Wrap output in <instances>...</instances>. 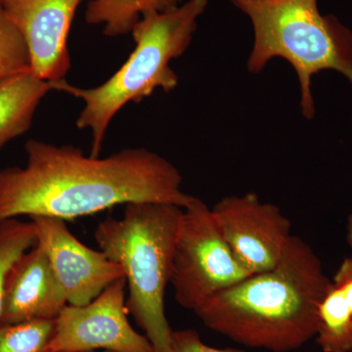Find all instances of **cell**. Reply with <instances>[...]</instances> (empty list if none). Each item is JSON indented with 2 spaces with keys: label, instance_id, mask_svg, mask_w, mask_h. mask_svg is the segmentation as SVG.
<instances>
[{
  "label": "cell",
  "instance_id": "1",
  "mask_svg": "<svg viewBox=\"0 0 352 352\" xmlns=\"http://www.w3.org/2000/svg\"><path fill=\"white\" fill-rule=\"evenodd\" d=\"M25 152V166L0 168V222L21 217L71 220L131 203L185 208L195 200L182 191L175 164L146 148L92 157L76 146L31 139Z\"/></svg>",
  "mask_w": 352,
  "mask_h": 352
},
{
  "label": "cell",
  "instance_id": "2",
  "mask_svg": "<svg viewBox=\"0 0 352 352\" xmlns=\"http://www.w3.org/2000/svg\"><path fill=\"white\" fill-rule=\"evenodd\" d=\"M330 283L316 252L293 235L275 267L220 292L195 314L210 330L243 346L295 351L315 338Z\"/></svg>",
  "mask_w": 352,
  "mask_h": 352
},
{
  "label": "cell",
  "instance_id": "3",
  "mask_svg": "<svg viewBox=\"0 0 352 352\" xmlns=\"http://www.w3.org/2000/svg\"><path fill=\"white\" fill-rule=\"evenodd\" d=\"M208 4V0H186L170 10L143 15L131 31L134 50L98 87H78L66 80L50 82L52 90L83 102L76 126L91 133L90 156L100 157L111 122L124 106L139 103L156 89L168 94L177 87L178 76L170 63L188 50Z\"/></svg>",
  "mask_w": 352,
  "mask_h": 352
},
{
  "label": "cell",
  "instance_id": "4",
  "mask_svg": "<svg viewBox=\"0 0 352 352\" xmlns=\"http://www.w3.org/2000/svg\"><path fill=\"white\" fill-rule=\"evenodd\" d=\"M183 208L162 203H131L120 219L108 217L94 232L99 249L122 266L126 307L155 352H170L173 331L164 309Z\"/></svg>",
  "mask_w": 352,
  "mask_h": 352
},
{
  "label": "cell",
  "instance_id": "5",
  "mask_svg": "<svg viewBox=\"0 0 352 352\" xmlns=\"http://www.w3.org/2000/svg\"><path fill=\"white\" fill-rule=\"evenodd\" d=\"M251 20L254 46L248 69L258 74L273 58L295 69L305 119L315 115L312 76L333 69L352 85V32L336 16L322 15L318 0H229Z\"/></svg>",
  "mask_w": 352,
  "mask_h": 352
},
{
  "label": "cell",
  "instance_id": "6",
  "mask_svg": "<svg viewBox=\"0 0 352 352\" xmlns=\"http://www.w3.org/2000/svg\"><path fill=\"white\" fill-rule=\"evenodd\" d=\"M251 275L222 238L204 201L195 198L183 208L170 282L176 302L196 312L220 292Z\"/></svg>",
  "mask_w": 352,
  "mask_h": 352
},
{
  "label": "cell",
  "instance_id": "7",
  "mask_svg": "<svg viewBox=\"0 0 352 352\" xmlns=\"http://www.w3.org/2000/svg\"><path fill=\"white\" fill-rule=\"evenodd\" d=\"M126 289V278H120L87 305H67L55 319L50 352H155L129 323Z\"/></svg>",
  "mask_w": 352,
  "mask_h": 352
},
{
  "label": "cell",
  "instance_id": "8",
  "mask_svg": "<svg viewBox=\"0 0 352 352\" xmlns=\"http://www.w3.org/2000/svg\"><path fill=\"white\" fill-rule=\"evenodd\" d=\"M210 212L222 238L251 274L275 267L293 236L288 217L254 193L226 197Z\"/></svg>",
  "mask_w": 352,
  "mask_h": 352
},
{
  "label": "cell",
  "instance_id": "9",
  "mask_svg": "<svg viewBox=\"0 0 352 352\" xmlns=\"http://www.w3.org/2000/svg\"><path fill=\"white\" fill-rule=\"evenodd\" d=\"M31 220L36 227V245L47 256L68 305H87L109 285L124 277L122 266L105 252L76 239L66 220L48 217Z\"/></svg>",
  "mask_w": 352,
  "mask_h": 352
},
{
  "label": "cell",
  "instance_id": "10",
  "mask_svg": "<svg viewBox=\"0 0 352 352\" xmlns=\"http://www.w3.org/2000/svg\"><path fill=\"white\" fill-rule=\"evenodd\" d=\"M82 0H0L7 17L22 34L31 72L48 82L65 80L71 69L68 38Z\"/></svg>",
  "mask_w": 352,
  "mask_h": 352
},
{
  "label": "cell",
  "instance_id": "11",
  "mask_svg": "<svg viewBox=\"0 0 352 352\" xmlns=\"http://www.w3.org/2000/svg\"><path fill=\"white\" fill-rule=\"evenodd\" d=\"M67 305L47 256L36 245L22 254L9 270L0 325L56 319Z\"/></svg>",
  "mask_w": 352,
  "mask_h": 352
},
{
  "label": "cell",
  "instance_id": "12",
  "mask_svg": "<svg viewBox=\"0 0 352 352\" xmlns=\"http://www.w3.org/2000/svg\"><path fill=\"white\" fill-rule=\"evenodd\" d=\"M315 339L323 352H352V256L340 264L322 298Z\"/></svg>",
  "mask_w": 352,
  "mask_h": 352
},
{
  "label": "cell",
  "instance_id": "13",
  "mask_svg": "<svg viewBox=\"0 0 352 352\" xmlns=\"http://www.w3.org/2000/svg\"><path fill=\"white\" fill-rule=\"evenodd\" d=\"M51 90L50 82L31 71L0 80V150L31 129L39 104Z\"/></svg>",
  "mask_w": 352,
  "mask_h": 352
},
{
  "label": "cell",
  "instance_id": "14",
  "mask_svg": "<svg viewBox=\"0 0 352 352\" xmlns=\"http://www.w3.org/2000/svg\"><path fill=\"white\" fill-rule=\"evenodd\" d=\"M186 0H87L85 19L88 25H103L109 38L131 34L143 15L164 12Z\"/></svg>",
  "mask_w": 352,
  "mask_h": 352
},
{
  "label": "cell",
  "instance_id": "15",
  "mask_svg": "<svg viewBox=\"0 0 352 352\" xmlns=\"http://www.w3.org/2000/svg\"><path fill=\"white\" fill-rule=\"evenodd\" d=\"M55 319L0 325V352H50Z\"/></svg>",
  "mask_w": 352,
  "mask_h": 352
},
{
  "label": "cell",
  "instance_id": "16",
  "mask_svg": "<svg viewBox=\"0 0 352 352\" xmlns=\"http://www.w3.org/2000/svg\"><path fill=\"white\" fill-rule=\"evenodd\" d=\"M36 245L34 222L11 219L0 222V315L9 270L22 254Z\"/></svg>",
  "mask_w": 352,
  "mask_h": 352
},
{
  "label": "cell",
  "instance_id": "17",
  "mask_svg": "<svg viewBox=\"0 0 352 352\" xmlns=\"http://www.w3.org/2000/svg\"><path fill=\"white\" fill-rule=\"evenodd\" d=\"M27 71H31L27 43L0 6V80Z\"/></svg>",
  "mask_w": 352,
  "mask_h": 352
},
{
  "label": "cell",
  "instance_id": "18",
  "mask_svg": "<svg viewBox=\"0 0 352 352\" xmlns=\"http://www.w3.org/2000/svg\"><path fill=\"white\" fill-rule=\"evenodd\" d=\"M170 352H244L238 349H219L207 346L194 330L173 331Z\"/></svg>",
  "mask_w": 352,
  "mask_h": 352
},
{
  "label": "cell",
  "instance_id": "19",
  "mask_svg": "<svg viewBox=\"0 0 352 352\" xmlns=\"http://www.w3.org/2000/svg\"><path fill=\"white\" fill-rule=\"evenodd\" d=\"M346 241L347 244L352 249V214L349 215L346 226Z\"/></svg>",
  "mask_w": 352,
  "mask_h": 352
},
{
  "label": "cell",
  "instance_id": "20",
  "mask_svg": "<svg viewBox=\"0 0 352 352\" xmlns=\"http://www.w3.org/2000/svg\"><path fill=\"white\" fill-rule=\"evenodd\" d=\"M88 352H116V351H88Z\"/></svg>",
  "mask_w": 352,
  "mask_h": 352
}]
</instances>
